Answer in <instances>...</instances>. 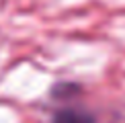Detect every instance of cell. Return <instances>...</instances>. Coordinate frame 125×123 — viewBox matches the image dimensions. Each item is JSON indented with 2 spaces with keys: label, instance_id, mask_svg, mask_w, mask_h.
Returning a JSON list of instances; mask_svg holds the SVG:
<instances>
[{
  "label": "cell",
  "instance_id": "6da1fadb",
  "mask_svg": "<svg viewBox=\"0 0 125 123\" xmlns=\"http://www.w3.org/2000/svg\"><path fill=\"white\" fill-rule=\"evenodd\" d=\"M51 123H96V117L82 107H66L53 115Z\"/></svg>",
  "mask_w": 125,
  "mask_h": 123
}]
</instances>
